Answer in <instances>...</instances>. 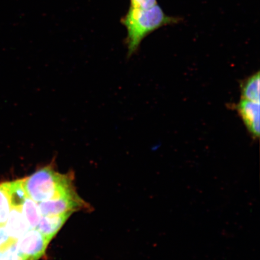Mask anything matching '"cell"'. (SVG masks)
Wrapping results in <instances>:
<instances>
[{"label":"cell","instance_id":"obj_6","mask_svg":"<svg viewBox=\"0 0 260 260\" xmlns=\"http://www.w3.org/2000/svg\"><path fill=\"white\" fill-rule=\"evenodd\" d=\"M73 212L42 216L37 229L51 240Z\"/></svg>","mask_w":260,"mask_h":260},{"label":"cell","instance_id":"obj_10","mask_svg":"<svg viewBox=\"0 0 260 260\" xmlns=\"http://www.w3.org/2000/svg\"><path fill=\"white\" fill-rule=\"evenodd\" d=\"M22 212L30 229H37L42 216L38 204L27 196L22 205Z\"/></svg>","mask_w":260,"mask_h":260},{"label":"cell","instance_id":"obj_3","mask_svg":"<svg viewBox=\"0 0 260 260\" xmlns=\"http://www.w3.org/2000/svg\"><path fill=\"white\" fill-rule=\"evenodd\" d=\"M51 242L37 229H30L16 242V248L24 260H39Z\"/></svg>","mask_w":260,"mask_h":260},{"label":"cell","instance_id":"obj_8","mask_svg":"<svg viewBox=\"0 0 260 260\" xmlns=\"http://www.w3.org/2000/svg\"><path fill=\"white\" fill-rule=\"evenodd\" d=\"M4 187L9 198L11 209L22 210V205L27 195L26 194L22 180L9 182L2 184Z\"/></svg>","mask_w":260,"mask_h":260},{"label":"cell","instance_id":"obj_9","mask_svg":"<svg viewBox=\"0 0 260 260\" xmlns=\"http://www.w3.org/2000/svg\"><path fill=\"white\" fill-rule=\"evenodd\" d=\"M260 77L259 73L253 74L242 81L240 85L241 99L260 102Z\"/></svg>","mask_w":260,"mask_h":260},{"label":"cell","instance_id":"obj_11","mask_svg":"<svg viewBox=\"0 0 260 260\" xmlns=\"http://www.w3.org/2000/svg\"><path fill=\"white\" fill-rule=\"evenodd\" d=\"M11 210V206L7 191L1 184H0V225H5Z\"/></svg>","mask_w":260,"mask_h":260},{"label":"cell","instance_id":"obj_14","mask_svg":"<svg viewBox=\"0 0 260 260\" xmlns=\"http://www.w3.org/2000/svg\"><path fill=\"white\" fill-rule=\"evenodd\" d=\"M157 5V0H130L129 8L148 9Z\"/></svg>","mask_w":260,"mask_h":260},{"label":"cell","instance_id":"obj_13","mask_svg":"<svg viewBox=\"0 0 260 260\" xmlns=\"http://www.w3.org/2000/svg\"><path fill=\"white\" fill-rule=\"evenodd\" d=\"M17 240L11 238L4 225H0V251L8 248Z\"/></svg>","mask_w":260,"mask_h":260},{"label":"cell","instance_id":"obj_1","mask_svg":"<svg viewBox=\"0 0 260 260\" xmlns=\"http://www.w3.org/2000/svg\"><path fill=\"white\" fill-rule=\"evenodd\" d=\"M177 22L178 19L168 16L158 5L148 9L129 8L121 20L127 31L128 56L138 51L142 41L152 32Z\"/></svg>","mask_w":260,"mask_h":260},{"label":"cell","instance_id":"obj_12","mask_svg":"<svg viewBox=\"0 0 260 260\" xmlns=\"http://www.w3.org/2000/svg\"><path fill=\"white\" fill-rule=\"evenodd\" d=\"M16 242L0 251V260H24L16 248Z\"/></svg>","mask_w":260,"mask_h":260},{"label":"cell","instance_id":"obj_4","mask_svg":"<svg viewBox=\"0 0 260 260\" xmlns=\"http://www.w3.org/2000/svg\"><path fill=\"white\" fill-rule=\"evenodd\" d=\"M84 204V202L76 192L56 199L44 201L39 203L38 206L41 216H46L74 212L82 208Z\"/></svg>","mask_w":260,"mask_h":260},{"label":"cell","instance_id":"obj_5","mask_svg":"<svg viewBox=\"0 0 260 260\" xmlns=\"http://www.w3.org/2000/svg\"><path fill=\"white\" fill-rule=\"evenodd\" d=\"M259 103L240 99L236 109L245 124L249 134L254 139H258L260 132Z\"/></svg>","mask_w":260,"mask_h":260},{"label":"cell","instance_id":"obj_7","mask_svg":"<svg viewBox=\"0 0 260 260\" xmlns=\"http://www.w3.org/2000/svg\"><path fill=\"white\" fill-rule=\"evenodd\" d=\"M6 229L11 238L17 240L30 230L22 210L12 208L6 222Z\"/></svg>","mask_w":260,"mask_h":260},{"label":"cell","instance_id":"obj_2","mask_svg":"<svg viewBox=\"0 0 260 260\" xmlns=\"http://www.w3.org/2000/svg\"><path fill=\"white\" fill-rule=\"evenodd\" d=\"M27 196L38 204L76 193L71 178L55 171L51 165L22 179Z\"/></svg>","mask_w":260,"mask_h":260}]
</instances>
